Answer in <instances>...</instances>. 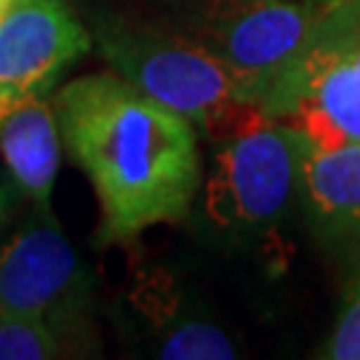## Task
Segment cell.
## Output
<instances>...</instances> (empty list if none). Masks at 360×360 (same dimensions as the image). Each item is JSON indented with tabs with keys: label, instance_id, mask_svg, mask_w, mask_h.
Instances as JSON below:
<instances>
[{
	"label": "cell",
	"instance_id": "obj_1",
	"mask_svg": "<svg viewBox=\"0 0 360 360\" xmlns=\"http://www.w3.org/2000/svg\"><path fill=\"white\" fill-rule=\"evenodd\" d=\"M62 147L96 193L102 243L179 221L200 193L198 129L115 72L75 77L53 96Z\"/></svg>",
	"mask_w": 360,
	"mask_h": 360
},
{
	"label": "cell",
	"instance_id": "obj_2",
	"mask_svg": "<svg viewBox=\"0 0 360 360\" xmlns=\"http://www.w3.org/2000/svg\"><path fill=\"white\" fill-rule=\"evenodd\" d=\"M96 46L115 75L187 117L208 142L219 144L264 112L230 67L187 32L104 19L96 25Z\"/></svg>",
	"mask_w": 360,
	"mask_h": 360
},
{
	"label": "cell",
	"instance_id": "obj_3",
	"mask_svg": "<svg viewBox=\"0 0 360 360\" xmlns=\"http://www.w3.org/2000/svg\"><path fill=\"white\" fill-rule=\"evenodd\" d=\"M299 153L285 123L262 112L217 144L203 184V211L224 232H267L296 195Z\"/></svg>",
	"mask_w": 360,
	"mask_h": 360
},
{
	"label": "cell",
	"instance_id": "obj_4",
	"mask_svg": "<svg viewBox=\"0 0 360 360\" xmlns=\"http://www.w3.org/2000/svg\"><path fill=\"white\" fill-rule=\"evenodd\" d=\"M326 3L190 0L187 35L230 67L243 94L262 107L272 83L304 49Z\"/></svg>",
	"mask_w": 360,
	"mask_h": 360
},
{
	"label": "cell",
	"instance_id": "obj_5",
	"mask_svg": "<svg viewBox=\"0 0 360 360\" xmlns=\"http://www.w3.org/2000/svg\"><path fill=\"white\" fill-rule=\"evenodd\" d=\"M89 51V30L65 0H16L0 16V110L51 94L59 75Z\"/></svg>",
	"mask_w": 360,
	"mask_h": 360
},
{
	"label": "cell",
	"instance_id": "obj_6",
	"mask_svg": "<svg viewBox=\"0 0 360 360\" xmlns=\"http://www.w3.org/2000/svg\"><path fill=\"white\" fill-rule=\"evenodd\" d=\"M83 294L75 248L51 211L0 243V312L40 315L62 328L77 315Z\"/></svg>",
	"mask_w": 360,
	"mask_h": 360
},
{
	"label": "cell",
	"instance_id": "obj_7",
	"mask_svg": "<svg viewBox=\"0 0 360 360\" xmlns=\"http://www.w3.org/2000/svg\"><path fill=\"white\" fill-rule=\"evenodd\" d=\"M262 110L309 147L360 144V62L336 56L291 86L272 91Z\"/></svg>",
	"mask_w": 360,
	"mask_h": 360
},
{
	"label": "cell",
	"instance_id": "obj_8",
	"mask_svg": "<svg viewBox=\"0 0 360 360\" xmlns=\"http://www.w3.org/2000/svg\"><path fill=\"white\" fill-rule=\"evenodd\" d=\"M296 195L315 230L331 243L360 248V144L318 150L296 136Z\"/></svg>",
	"mask_w": 360,
	"mask_h": 360
},
{
	"label": "cell",
	"instance_id": "obj_9",
	"mask_svg": "<svg viewBox=\"0 0 360 360\" xmlns=\"http://www.w3.org/2000/svg\"><path fill=\"white\" fill-rule=\"evenodd\" d=\"M0 155L16 190L38 211H51L62 163V134L51 94H35L0 110Z\"/></svg>",
	"mask_w": 360,
	"mask_h": 360
},
{
	"label": "cell",
	"instance_id": "obj_10",
	"mask_svg": "<svg viewBox=\"0 0 360 360\" xmlns=\"http://www.w3.org/2000/svg\"><path fill=\"white\" fill-rule=\"evenodd\" d=\"M62 347V328L49 318L0 312V360L59 358Z\"/></svg>",
	"mask_w": 360,
	"mask_h": 360
},
{
	"label": "cell",
	"instance_id": "obj_11",
	"mask_svg": "<svg viewBox=\"0 0 360 360\" xmlns=\"http://www.w3.org/2000/svg\"><path fill=\"white\" fill-rule=\"evenodd\" d=\"M158 355L163 360H232L238 358V347L214 323L181 321L166 328Z\"/></svg>",
	"mask_w": 360,
	"mask_h": 360
},
{
	"label": "cell",
	"instance_id": "obj_12",
	"mask_svg": "<svg viewBox=\"0 0 360 360\" xmlns=\"http://www.w3.org/2000/svg\"><path fill=\"white\" fill-rule=\"evenodd\" d=\"M321 358L331 360H360V270L355 272L347 296L342 302V312L336 318V326Z\"/></svg>",
	"mask_w": 360,
	"mask_h": 360
},
{
	"label": "cell",
	"instance_id": "obj_13",
	"mask_svg": "<svg viewBox=\"0 0 360 360\" xmlns=\"http://www.w3.org/2000/svg\"><path fill=\"white\" fill-rule=\"evenodd\" d=\"M13 198H16V184L0 179V240H3V232L8 227V219L13 211Z\"/></svg>",
	"mask_w": 360,
	"mask_h": 360
},
{
	"label": "cell",
	"instance_id": "obj_14",
	"mask_svg": "<svg viewBox=\"0 0 360 360\" xmlns=\"http://www.w3.org/2000/svg\"><path fill=\"white\" fill-rule=\"evenodd\" d=\"M13 3H16V0H0V16H3V13L8 11V8H11Z\"/></svg>",
	"mask_w": 360,
	"mask_h": 360
}]
</instances>
